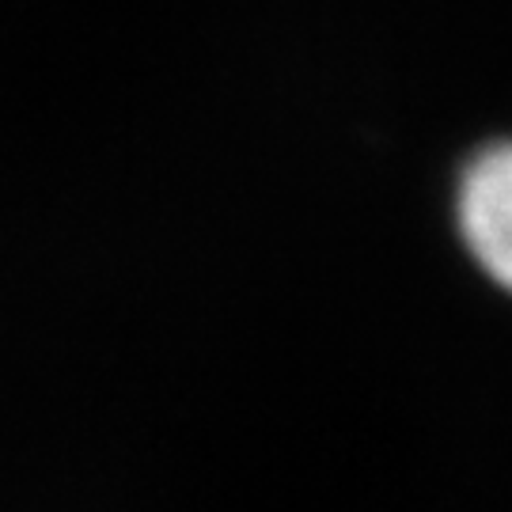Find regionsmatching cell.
Wrapping results in <instances>:
<instances>
[{
  "mask_svg": "<svg viewBox=\"0 0 512 512\" xmlns=\"http://www.w3.org/2000/svg\"><path fill=\"white\" fill-rule=\"evenodd\" d=\"M456 224L482 274L512 293V137L467 160L456 190Z\"/></svg>",
  "mask_w": 512,
  "mask_h": 512,
  "instance_id": "obj_1",
  "label": "cell"
}]
</instances>
